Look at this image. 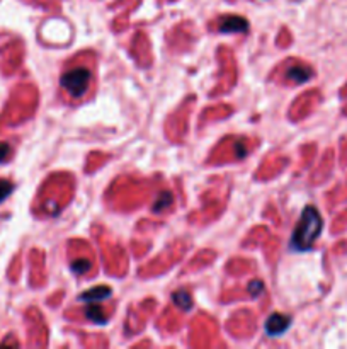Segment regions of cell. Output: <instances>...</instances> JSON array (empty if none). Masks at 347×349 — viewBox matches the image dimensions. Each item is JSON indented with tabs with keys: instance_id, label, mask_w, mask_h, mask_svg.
Returning <instances> with one entry per match:
<instances>
[{
	"instance_id": "7a4b0ae2",
	"label": "cell",
	"mask_w": 347,
	"mask_h": 349,
	"mask_svg": "<svg viewBox=\"0 0 347 349\" xmlns=\"http://www.w3.org/2000/svg\"><path fill=\"white\" fill-rule=\"evenodd\" d=\"M92 82V72L85 66H75L65 72L61 77V87L66 90L72 97H82L89 90V85Z\"/></svg>"
},
{
	"instance_id": "277c9868",
	"label": "cell",
	"mask_w": 347,
	"mask_h": 349,
	"mask_svg": "<svg viewBox=\"0 0 347 349\" xmlns=\"http://www.w3.org/2000/svg\"><path fill=\"white\" fill-rule=\"evenodd\" d=\"M312 68H308L305 65H296V66H291L288 72H286V79L293 80V82L296 84H301V82H306L308 79L312 77Z\"/></svg>"
},
{
	"instance_id": "8fae6325",
	"label": "cell",
	"mask_w": 347,
	"mask_h": 349,
	"mask_svg": "<svg viewBox=\"0 0 347 349\" xmlns=\"http://www.w3.org/2000/svg\"><path fill=\"white\" fill-rule=\"evenodd\" d=\"M72 269H73L75 272H80V274H82V272H85V271L89 269V262H85V261H79V262H75Z\"/></svg>"
},
{
	"instance_id": "9c48e42d",
	"label": "cell",
	"mask_w": 347,
	"mask_h": 349,
	"mask_svg": "<svg viewBox=\"0 0 347 349\" xmlns=\"http://www.w3.org/2000/svg\"><path fill=\"white\" fill-rule=\"evenodd\" d=\"M172 203V196H170L169 193H164L162 194V201L159 199V201H157V204H155V212H162V210H165L169 206V204Z\"/></svg>"
},
{
	"instance_id": "8992f818",
	"label": "cell",
	"mask_w": 347,
	"mask_h": 349,
	"mask_svg": "<svg viewBox=\"0 0 347 349\" xmlns=\"http://www.w3.org/2000/svg\"><path fill=\"white\" fill-rule=\"evenodd\" d=\"M109 293H111V288H106V286H99V288L87 291V293L82 295L84 302H96V300H104L107 298Z\"/></svg>"
},
{
	"instance_id": "3957f363",
	"label": "cell",
	"mask_w": 347,
	"mask_h": 349,
	"mask_svg": "<svg viewBox=\"0 0 347 349\" xmlns=\"http://www.w3.org/2000/svg\"><path fill=\"white\" fill-rule=\"evenodd\" d=\"M289 324H291V319H289L288 315L273 313L267 319V324H265V332H267V336L276 337V336H279V334H283L284 331H286V329L289 327Z\"/></svg>"
},
{
	"instance_id": "5b68a950",
	"label": "cell",
	"mask_w": 347,
	"mask_h": 349,
	"mask_svg": "<svg viewBox=\"0 0 347 349\" xmlns=\"http://www.w3.org/2000/svg\"><path fill=\"white\" fill-rule=\"evenodd\" d=\"M245 29H247V21L242 17H237V16L225 17L220 24V31H225V32L245 31Z\"/></svg>"
},
{
	"instance_id": "6da1fadb",
	"label": "cell",
	"mask_w": 347,
	"mask_h": 349,
	"mask_svg": "<svg viewBox=\"0 0 347 349\" xmlns=\"http://www.w3.org/2000/svg\"><path fill=\"white\" fill-rule=\"evenodd\" d=\"M322 232V217L317 208L308 206L303 212L301 218L298 222L296 230L293 233L291 243L298 251H306L313 246L315 238L320 235Z\"/></svg>"
},
{
	"instance_id": "ba28073f",
	"label": "cell",
	"mask_w": 347,
	"mask_h": 349,
	"mask_svg": "<svg viewBox=\"0 0 347 349\" xmlns=\"http://www.w3.org/2000/svg\"><path fill=\"white\" fill-rule=\"evenodd\" d=\"M174 300H175V303L179 305V307H182V308H189L191 307V296H189L187 293H184V291H179V293H175L174 295Z\"/></svg>"
},
{
	"instance_id": "7c38bea8",
	"label": "cell",
	"mask_w": 347,
	"mask_h": 349,
	"mask_svg": "<svg viewBox=\"0 0 347 349\" xmlns=\"http://www.w3.org/2000/svg\"><path fill=\"white\" fill-rule=\"evenodd\" d=\"M9 154H11V147L7 143H0V162L6 160Z\"/></svg>"
},
{
	"instance_id": "52a82bcc",
	"label": "cell",
	"mask_w": 347,
	"mask_h": 349,
	"mask_svg": "<svg viewBox=\"0 0 347 349\" xmlns=\"http://www.w3.org/2000/svg\"><path fill=\"white\" fill-rule=\"evenodd\" d=\"M87 317L96 324H104V320H106V315L102 313V310L99 307H89L87 308Z\"/></svg>"
},
{
	"instance_id": "30bf717a",
	"label": "cell",
	"mask_w": 347,
	"mask_h": 349,
	"mask_svg": "<svg viewBox=\"0 0 347 349\" xmlns=\"http://www.w3.org/2000/svg\"><path fill=\"white\" fill-rule=\"evenodd\" d=\"M11 191H12L11 183H0V201H4V199L11 194Z\"/></svg>"
}]
</instances>
